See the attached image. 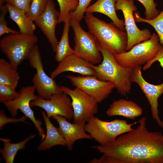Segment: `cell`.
<instances>
[{"mask_svg": "<svg viewBox=\"0 0 163 163\" xmlns=\"http://www.w3.org/2000/svg\"><path fill=\"white\" fill-rule=\"evenodd\" d=\"M146 120V117H142L135 129L111 143L94 148L122 163H163V134L149 131Z\"/></svg>", "mask_w": 163, "mask_h": 163, "instance_id": "1", "label": "cell"}, {"mask_svg": "<svg viewBox=\"0 0 163 163\" xmlns=\"http://www.w3.org/2000/svg\"><path fill=\"white\" fill-rule=\"evenodd\" d=\"M85 21L89 31L97 39L101 47L113 55L126 52L127 44L126 32L121 30L112 22L107 23L85 13Z\"/></svg>", "mask_w": 163, "mask_h": 163, "instance_id": "2", "label": "cell"}, {"mask_svg": "<svg viewBox=\"0 0 163 163\" xmlns=\"http://www.w3.org/2000/svg\"><path fill=\"white\" fill-rule=\"evenodd\" d=\"M101 51L103 56L102 62L97 66H93L97 77L101 80L112 83L119 93L126 96L131 89L133 68L120 65L113 55L106 49L101 47Z\"/></svg>", "mask_w": 163, "mask_h": 163, "instance_id": "3", "label": "cell"}, {"mask_svg": "<svg viewBox=\"0 0 163 163\" xmlns=\"http://www.w3.org/2000/svg\"><path fill=\"white\" fill-rule=\"evenodd\" d=\"M34 34L27 35L20 33L10 34L3 37L0 40V48L14 68L28 59L31 51L38 41Z\"/></svg>", "mask_w": 163, "mask_h": 163, "instance_id": "4", "label": "cell"}, {"mask_svg": "<svg viewBox=\"0 0 163 163\" xmlns=\"http://www.w3.org/2000/svg\"><path fill=\"white\" fill-rule=\"evenodd\" d=\"M138 123H128L125 120L115 119L105 121L93 117L85 124L86 131L92 139L99 145H104L114 141L120 136L133 129L132 126Z\"/></svg>", "mask_w": 163, "mask_h": 163, "instance_id": "5", "label": "cell"}, {"mask_svg": "<svg viewBox=\"0 0 163 163\" xmlns=\"http://www.w3.org/2000/svg\"><path fill=\"white\" fill-rule=\"evenodd\" d=\"M162 47L158 35L154 32L149 39L134 45L127 52L113 56L121 66L134 68L145 64L152 60Z\"/></svg>", "mask_w": 163, "mask_h": 163, "instance_id": "6", "label": "cell"}, {"mask_svg": "<svg viewBox=\"0 0 163 163\" xmlns=\"http://www.w3.org/2000/svg\"><path fill=\"white\" fill-rule=\"evenodd\" d=\"M69 21L74 33L75 54L93 64L100 63L103 56L96 38L89 31L83 30L80 22L73 18L70 17Z\"/></svg>", "mask_w": 163, "mask_h": 163, "instance_id": "7", "label": "cell"}, {"mask_svg": "<svg viewBox=\"0 0 163 163\" xmlns=\"http://www.w3.org/2000/svg\"><path fill=\"white\" fill-rule=\"evenodd\" d=\"M28 59L30 65L36 70L32 80L33 86L39 97L49 99L53 94L63 92L61 86L58 85L54 79L49 76L44 70L37 45L32 50Z\"/></svg>", "mask_w": 163, "mask_h": 163, "instance_id": "8", "label": "cell"}, {"mask_svg": "<svg viewBox=\"0 0 163 163\" xmlns=\"http://www.w3.org/2000/svg\"><path fill=\"white\" fill-rule=\"evenodd\" d=\"M63 92L71 98L74 123L85 124L98 112L97 101L82 90L61 86Z\"/></svg>", "mask_w": 163, "mask_h": 163, "instance_id": "9", "label": "cell"}, {"mask_svg": "<svg viewBox=\"0 0 163 163\" xmlns=\"http://www.w3.org/2000/svg\"><path fill=\"white\" fill-rule=\"evenodd\" d=\"M115 7L116 11H121L124 15L125 29L128 39L126 51L134 45L150 38L152 34L149 29L141 30L136 24L133 13L137 8L133 0H117Z\"/></svg>", "mask_w": 163, "mask_h": 163, "instance_id": "10", "label": "cell"}, {"mask_svg": "<svg viewBox=\"0 0 163 163\" xmlns=\"http://www.w3.org/2000/svg\"><path fill=\"white\" fill-rule=\"evenodd\" d=\"M35 91L33 85L23 87L19 91L20 95L19 97L14 100L3 103L12 116H16L18 110H20L26 117H28L34 124L43 140L46 135L41 126L42 122L36 119L30 105L31 101L36 100L38 97L35 95Z\"/></svg>", "mask_w": 163, "mask_h": 163, "instance_id": "11", "label": "cell"}, {"mask_svg": "<svg viewBox=\"0 0 163 163\" xmlns=\"http://www.w3.org/2000/svg\"><path fill=\"white\" fill-rule=\"evenodd\" d=\"M66 78L74 86L94 98L98 103L107 98L115 88L112 83L95 76L68 75Z\"/></svg>", "mask_w": 163, "mask_h": 163, "instance_id": "12", "label": "cell"}, {"mask_svg": "<svg viewBox=\"0 0 163 163\" xmlns=\"http://www.w3.org/2000/svg\"><path fill=\"white\" fill-rule=\"evenodd\" d=\"M31 107L36 106L44 110L49 118L59 115L70 120L72 118L73 109L70 97L62 92L53 94L49 99L39 96L35 100L31 101Z\"/></svg>", "mask_w": 163, "mask_h": 163, "instance_id": "13", "label": "cell"}, {"mask_svg": "<svg viewBox=\"0 0 163 163\" xmlns=\"http://www.w3.org/2000/svg\"><path fill=\"white\" fill-rule=\"evenodd\" d=\"M142 66L133 68L131 76L132 82L139 86L145 95L151 106L152 116L158 126L163 128V120L159 115L158 99L163 94V82L159 85L148 83L142 74Z\"/></svg>", "mask_w": 163, "mask_h": 163, "instance_id": "14", "label": "cell"}, {"mask_svg": "<svg viewBox=\"0 0 163 163\" xmlns=\"http://www.w3.org/2000/svg\"><path fill=\"white\" fill-rule=\"evenodd\" d=\"M59 15L53 0H48L45 9L34 21L50 43L54 53L58 42L55 30Z\"/></svg>", "mask_w": 163, "mask_h": 163, "instance_id": "15", "label": "cell"}, {"mask_svg": "<svg viewBox=\"0 0 163 163\" xmlns=\"http://www.w3.org/2000/svg\"><path fill=\"white\" fill-rule=\"evenodd\" d=\"M93 65L73 54L67 56L60 62L51 73L50 76L54 79L61 73L71 72L84 76L97 77L96 73L93 68Z\"/></svg>", "mask_w": 163, "mask_h": 163, "instance_id": "16", "label": "cell"}, {"mask_svg": "<svg viewBox=\"0 0 163 163\" xmlns=\"http://www.w3.org/2000/svg\"><path fill=\"white\" fill-rule=\"evenodd\" d=\"M57 122L59 130L65 139L66 146L69 150H72L75 141L81 139H92L91 136L85 131V124L72 123L65 117L56 115L52 117Z\"/></svg>", "mask_w": 163, "mask_h": 163, "instance_id": "17", "label": "cell"}, {"mask_svg": "<svg viewBox=\"0 0 163 163\" xmlns=\"http://www.w3.org/2000/svg\"><path fill=\"white\" fill-rule=\"evenodd\" d=\"M142 113V108L137 104L123 99L114 101L106 112L108 117L121 116L131 120L140 116Z\"/></svg>", "mask_w": 163, "mask_h": 163, "instance_id": "18", "label": "cell"}, {"mask_svg": "<svg viewBox=\"0 0 163 163\" xmlns=\"http://www.w3.org/2000/svg\"><path fill=\"white\" fill-rule=\"evenodd\" d=\"M117 0H97L95 3L89 6L85 13L92 14L98 12L109 17L121 30L125 31L124 20H121L117 16L115 9Z\"/></svg>", "mask_w": 163, "mask_h": 163, "instance_id": "19", "label": "cell"}, {"mask_svg": "<svg viewBox=\"0 0 163 163\" xmlns=\"http://www.w3.org/2000/svg\"><path fill=\"white\" fill-rule=\"evenodd\" d=\"M41 114L45 123L46 134L38 146V150H45L57 145L66 146L65 140L60 134L58 128L53 124L44 111H42Z\"/></svg>", "mask_w": 163, "mask_h": 163, "instance_id": "20", "label": "cell"}, {"mask_svg": "<svg viewBox=\"0 0 163 163\" xmlns=\"http://www.w3.org/2000/svg\"><path fill=\"white\" fill-rule=\"evenodd\" d=\"M9 18L17 25L20 33L33 35L36 29L34 21L30 19L23 10L9 4L6 3Z\"/></svg>", "mask_w": 163, "mask_h": 163, "instance_id": "21", "label": "cell"}, {"mask_svg": "<svg viewBox=\"0 0 163 163\" xmlns=\"http://www.w3.org/2000/svg\"><path fill=\"white\" fill-rule=\"evenodd\" d=\"M70 19V17L68 18L64 22L62 33L60 40L58 42L55 52V59L58 63L67 56L75 54L74 50L70 47L69 42Z\"/></svg>", "mask_w": 163, "mask_h": 163, "instance_id": "22", "label": "cell"}, {"mask_svg": "<svg viewBox=\"0 0 163 163\" xmlns=\"http://www.w3.org/2000/svg\"><path fill=\"white\" fill-rule=\"evenodd\" d=\"M17 69L3 58L0 59V84L10 86L16 88L20 76Z\"/></svg>", "mask_w": 163, "mask_h": 163, "instance_id": "23", "label": "cell"}, {"mask_svg": "<svg viewBox=\"0 0 163 163\" xmlns=\"http://www.w3.org/2000/svg\"><path fill=\"white\" fill-rule=\"evenodd\" d=\"M35 135H32L22 141L17 143H10L11 140L8 139L0 138L4 143V147L1 149L0 152L6 163H13L18 151L25 148L27 143L34 138Z\"/></svg>", "mask_w": 163, "mask_h": 163, "instance_id": "24", "label": "cell"}, {"mask_svg": "<svg viewBox=\"0 0 163 163\" xmlns=\"http://www.w3.org/2000/svg\"><path fill=\"white\" fill-rule=\"evenodd\" d=\"M134 13L136 22L146 23L154 28L158 36L160 43L163 47V9L158 16L151 20H147L142 18L138 11H135Z\"/></svg>", "mask_w": 163, "mask_h": 163, "instance_id": "25", "label": "cell"}, {"mask_svg": "<svg viewBox=\"0 0 163 163\" xmlns=\"http://www.w3.org/2000/svg\"><path fill=\"white\" fill-rule=\"evenodd\" d=\"M59 7L58 23L64 22L70 17V14L77 8L79 0H56Z\"/></svg>", "mask_w": 163, "mask_h": 163, "instance_id": "26", "label": "cell"}, {"mask_svg": "<svg viewBox=\"0 0 163 163\" xmlns=\"http://www.w3.org/2000/svg\"><path fill=\"white\" fill-rule=\"evenodd\" d=\"M48 0H32L28 12L27 16L33 21L44 11Z\"/></svg>", "mask_w": 163, "mask_h": 163, "instance_id": "27", "label": "cell"}, {"mask_svg": "<svg viewBox=\"0 0 163 163\" xmlns=\"http://www.w3.org/2000/svg\"><path fill=\"white\" fill-rule=\"evenodd\" d=\"M137 0L142 4L145 9V19L147 20L152 19L160 14L161 12L157 9V4L155 0Z\"/></svg>", "mask_w": 163, "mask_h": 163, "instance_id": "28", "label": "cell"}, {"mask_svg": "<svg viewBox=\"0 0 163 163\" xmlns=\"http://www.w3.org/2000/svg\"><path fill=\"white\" fill-rule=\"evenodd\" d=\"M11 87L6 85L0 84V102L14 100L20 95V93Z\"/></svg>", "mask_w": 163, "mask_h": 163, "instance_id": "29", "label": "cell"}, {"mask_svg": "<svg viewBox=\"0 0 163 163\" xmlns=\"http://www.w3.org/2000/svg\"><path fill=\"white\" fill-rule=\"evenodd\" d=\"M0 36L6 34H14L19 33V31L12 29L7 26V22L5 17L8 10L5 5L0 7Z\"/></svg>", "mask_w": 163, "mask_h": 163, "instance_id": "30", "label": "cell"}, {"mask_svg": "<svg viewBox=\"0 0 163 163\" xmlns=\"http://www.w3.org/2000/svg\"><path fill=\"white\" fill-rule=\"evenodd\" d=\"M92 0H79V5L75 11L70 14V17L80 22L84 17V14Z\"/></svg>", "mask_w": 163, "mask_h": 163, "instance_id": "31", "label": "cell"}, {"mask_svg": "<svg viewBox=\"0 0 163 163\" xmlns=\"http://www.w3.org/2000/svg\"><path fill=\"white\" fill-rule=\"evenodd\" d=\"M32 0H6V2L27 13L29 10Z\"/></svg>", "mask_w": 163, "mask_h": 163, "instance_id": "32", "label": "cell"}, {"mask_svg": "<svg viewBox=\"0 0 163 163\" xmlns=\"http://www.w3.org/2000/svg\"><path fill=\"white\" fill-rule=\"evenodd\" d=\"M27 117H26L24 116L19 118H8L6 116L4 111L2 110H0V130L2 129L5 124L9 123H16L19 122H25V120Z\"/></svg>", "mask_w": 163, "mask_h": 163, "instance_id": "33", "label": "cell"}, {"mask_svg": "<svg viewBox=\"0 0 163 163\" xmlns=\"http://www.w3.org/2000/svg\"><path fill=\"white\" fill-rule=\"evenodd\" d=\"M90 163H122L119 160L111 156L104 154L99 158H95L91 160Z\"/></svg>", "mask_w": 163, "mask_h": 163, "instance_id": "34", "label": "cell"}, {"mask_svg": "<svg viewBox=\"0 0 163 163\" xmlns=\"http://www.w3.org/2000/svg\"><path fill=\"white\" fill-rule=\"evenodd\" d=\"M157 61L160 63V65L163 69V47L153 59L144 65L142 68L143 70L145 71L148 69L154 62Z\"/></svg>", "mask_w": 163, "mask_h": 163, "instance_id": "35", "label": "cell"}, {"mask_svg": "<svg viewBox=\"0 0 163 163\" xmlns=\"http://www.w3.org/2000/svg\"><path fill=\"white\" fill-rule=\"evenodd\" d=\"M6 0H0V7L3 5L4 3L6 2Z\"/></svg>", "mask_w": 163, "mask_h": 163, "instance_id": "36", "label": "cell"}]
</instances>
